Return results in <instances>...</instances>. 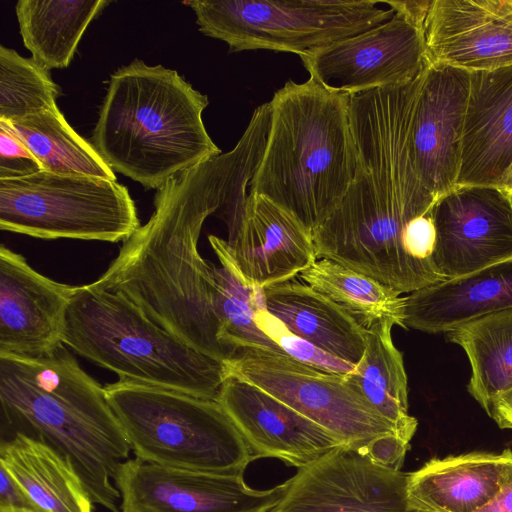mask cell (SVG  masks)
Returning a JSON list of instances; mask_svg holds the SVG:
<instances>
[{
	"label": "cell",
	"instance_id": "6da1fadb",
	"mask_svg": "<svg viewBox=\"0 0 512 512\" xmlns=\"http://www.w3.org/2000/svg\"><path fill=\"white\" fill-rule=\"evenodd\" d=\"M270 124V108L258 106L232 150L178 173L157 189L149 220L90 283L123 294L160 327L224 364L234 354L218 337L215 265L201 256L198 241L213 214L226 223L229 238L237 231Z\"/></svg>",
	"mask_w": 512,
	"mask_h": 512
},
{
	"label": "cell",
	"instance_id": "7a4b0ae2",
	"mask_svg": "<svg viewBox=\"0 0 512 512\" xmlns=\"http://www.w3.org/2000/svg\"><path fill=\"white\" fill-rule=\"evenodd\" d=\"M2 420L41 440L73 466L94 504L120 512L112 480L131 447L105 389L61 345L51 354L0 356Z\"/></svg>",
	"mask_w": 512,
	"mask_h": 512
},
{
	"label": "cell",
	"instance_id": "3957f363",
	"mask_svg": "<svg viewBox=\"0 0 512 512\" xmlns=\"http://www.w3.org/2000/svg\"><path fill=\"white\" fill-rule=\"evenodd\" d=\"M269 102L266 148L248 192L269 199L313 234L338 208L356 174L350 95L309 78L289 80Z\"/></svg>",
	"mask_w": 512,
	"mask_h": 512
},
{
	"label": "cell",
	"instance_id": "277c9868",
	"mask_svg": "<svg viewBox=\"0 0 512 512\" xmlns=\"http://www.w3.org/2000/svg\"><path fill=\"white\" fill-rule=\"evenodd\" d=\"M208 104L177 71L135 59L111 74L92 144L114 172L159 189L222 153L202 120Z\"/></svg>",
	"mask_w": 512,
	"mask_h": 512
},
{
	"label": "cell",
	"instance_id": "5b68a950",
	"mask_svg": "<svg viewBox=\"0 0 512 512\" xmlns=\"http://www.w3.org/2000/svg\"><path fill=\"white\" fill-rule=\"evenodd\" d=\"M63 344L120 380L215 400L226 366L153 322L121 293L78 286Z\"/></svg>",
	"mask_w": 512,
	"mask_h": 512
},
{
	"label": "cell",
	"instance_id": "8992f818",
	"mask_svg": "<svg viewBox=\"0 0 512 512\" xmlns=\"http://www.w3.org/2000/svg\"><path fill=\"white\" fill-rule=\"evenodd\" d=\"M104 389L131 451L145 462L243 475L255 459L216 400L120 379Z\"/></svg>",
	"mask_w": 512,
	"mask_h": 512
},
{
	"label": "cell",
	"instance_id": "52a82bcc",
	"mask_svg": "<svg viewBox=\"0 0 512 512\" xmlns=\"http://www.w3.org/2000/svg\"><path fill=\"white\" fill-rule=\"evenodd\" d=\"M187 4L195 12L200 32L227 43L230 52L271 50L299 56L378 26L395 14L392 7L372 0H192Z\"/></svg>",
	"mask_w": 512,
	"mask_h": 512
},
{
	"label": "cell",
	"instance_id": "ba28073f",
	"mask_svg": "<svg viewBox=\"0 0 512 512\" xmlns=\"http://www.w3.org/2000/svg\"><path fill=\"white\" fill-rule=\"evenodd\" d=\"M141 226L128 189L85 175L35 174L0 180V228L40 239L116 243Z\"/></svg>",
	"mask_w": 512,
	"mask_h": 512
},
{
	"label": "cell",
	"instance_id": "9c48e42d",
	"mask_svg": "<svg viewBox=\"0 0 512 512\" xmlns=\"http://www.w3.org/2000/svg\"><path fill=\"white\" fill-rule=\"evenodd\" d=\"M231 375L269 393L317 423L344 446L360 451L372 440L396 434L347 380L346 375L324 372L287 354L266 349H239L225 362Z\"/></svg>",
	"mask_w": 512,
	"mask_h": 512
},
{
	"label": "cell",
	"instance_id": "30bf717a",
	"mask_svg": "<svg viewBox=\"0 0 512 512\" xmlns=\"http://www.w3.org/2000/svg\"><path fill=\"white\" fill-rule=\"evenodd\" d=\"M383 2L395 10L388 21L300 56L311 79L351 96L403 86L423 73L429 63L421 24L402 1Z\"/></svg>",
	"mask_w": 512,
	"mask_h": 512
},
{
	"label": "cell",
	"instance_id": "8fae6325",
	"mask_svg": "<svg viewBox=\"0 0 512 512\" xmlns=\"http://www.w3.org/2000/svg\"><path fill=\"white\" fill-rule=\"evenodd\" d=\"M121 512H270L287 484L250 488L243 475L179 469L137 457L122 462L114 477Z\"/></svg>",
	"mask_w": 512,
	"mask_h": 512
},
{
	"label": "cell",
	"instance_id": "7c38bea8",
	"mask_svg": "<svg viewBox=\"0 0 512 512\" xmlns=\"http://www.w3.org/2000/svg\"><path fill=\"white\" fill-rule=\"evenodd\" d=\"M407 477L341 446L299 468L270 512H420L409 507Z\"/></svg>",
	"mask_w": 512,
	"mask_h": 512
},
{
	"label": "cell",
	"instance_id": "4fadbf2b",
	"mask_svg": "<svg viewBox=\"0 0 512 512\" xmlns=\"http://www.w3.org/2000/svg\"><path fill=\"white\" fill-rule=\"evenodd\" d=\"M433 264L442 281L512 257V197L493 186H456L432 209Z\"/></svg>",
	"mask_w": 512,
	"mask_h": 512
},
{
	"label": "cell",
	"instance_id": "5bb4252c",
	"mask_svg": "<svg viewBox=\"0 0 512 512\" xmlns=\"http://www.w3.org/2000/svg\"><path fill=\"white\" fill-rule=\"evenodd\" d=\"M208 240L244 284L258 289L292 280L318 260L312 233L289 212L253 193H248L235 234L228 241L214 235Z\"/></svg>",
	"mask_w": 512,
	"mask_h": 512
},
{
	"label": "cell",
	"instance_id": "9a60e30c",
	"mask_svg": "<svg viewBox=\"0 0 512 512\" xmlns=\"http://www.w3.org/2000/svg\"><path fill=\"white\" fill-rule=\"evenodd\" d=\"M77 287L38 273L21 254L1 245L0 356L37 358L63 345Z\"/></svg>",
	"mask_w": 512,
	"mask_h": 512
},
{
	"label": "cell",
	"instance_id": "2e32d148",
	"mask_svg": "<svg viewBox=\"0 0 512 512\" xmlns=\"http://www.w3.org/2000/svg\"><path fill=\"white\" fill-rule=\"evenodd\" d=\"M469 90L468 71L429 64L423 73L411 148L419 178L436 199L457 185Z\"/></svg>",
	"mask_w": 512,
	"mask_h": 512
},
{
	"label": "cell",
	"instance_id": "e0dca14e",
	"mask_svg": "<svg viewBox=\"0 0 512 512\" xmlns=\"http://www.w3.org/2000/svg\"><path fill=\"white\" fill-rule=\"evenodd\" d=\"M421 29L429 64L470 73L512 65V0H431Z\"/></svg>",
	"mask_w": 512,
	"mask_h": 512
},
{
	"label": "cell",
	"instance_id": "ac0fdd59",
	"mask_svg": "<svg viewBox=\"0 0 512 512\" xmlns=\"http://www.w3.org/2000/svg\"><path fill=\"white\" fill-rule=\"evenodd\" d=\"M215 400L232 419L255 459L277 458L299 469L344 446L317 423L237 377H226Z\"/></svg>",
	"mask_w": 512,
	"mask_h": 512
},
{
	"label": "cell",
	"instance_id": "d6986e66",
	"mask_svg": "<svg viewBox=\"0 0 512 512\" xmlns=\"http://www.w3.org/2000/svg\"><path fill=\"white\" fill-rule=\"evenodd\" d=\"M512 161V65L470 73L456 186L497 187Z\"/></svg>",
	"mask_w": 512,
	"mask_h": 512
},
{
	"label": "cell",
	"instance_id": "ffe728a7",
	"mask_svg": "<svg viewBox=\"0 0 512 512\" xmlns=\"http://www.w3.org/2000/svg\"><path fill=\"white\" fill-rule=\"evenodd\" d=\"M506 309H512V257L410 293L405 297L404 326L448 333L474 318Z\"/></svg>",
	"mask_w": 512,
	"mask_h": 512
},
{
	"label": "cell",
	"instance_id": "44dd1931",
	"mask_svg": "<svg viewBox=\"0 0 512 512\" xmlns=\"http://www.w3.org/2000/svg\"><path fill=\"white\" fill-rule=\"evenodd\" d=\"M262 290L266 311L320 350L356 366L366 349V329L337 304L295 279Z\"/></svg>",
	"mask_w": 512,
	"mask_h": 512
},
{
	"label": "cell",
	"instance_id": "7402d4cb",
	"mask_svg": "<svg viewBox=\"0 0 512 512\" xmlns=\"http://www.w3.org/2000/svg\"><path fill=\"white\" fill-rule=\"evenodd\" d=\"M505 461L506 450L431 459L408 473L409 507L420 512H476L497 492Z\"/></svg>",
	"mask_w": 512,
	"mask_h": 512
},
{
	"label": "cell",
	"instance_id": "603a6c76",
	"mask_svg": "<svg viewBox=\"0 0 512 512\" xmlns=\"http://www.w3.org/2000/svg\"><path fill=\"white\" fill-rule=\"evenodd\" d=\"M0 466L41 512H93V501L73 466L41 440L23 433L2 439Z\"/></svg>",
	"mask_w": 512,
	"mask_h": 512
},
{
	"label": "cell",
	"instance_id": "cb8c5ba5",
	"mask_svg": "<svg viewBox=\"0 0 512 512\" xmlns=\"http://www.w3.org/2000/svg\"><path fill=\"white\" fill-rule=\"evenodd\" d=\"M394 324L382 321L366 329V349L348 382L410 443L417 420L408 413V386L403 355L393 343Z\"/></svg>",
	"mask_w": 512,
	"mask_h": 512
},
{
	"label": "cell",
	"instance_id": "d4e9b609",
	"mask_svg": "<svg viewBox=\"0 0 512 512\" xmlns=\"http://www.w3.org/2000/svg\"><path fill=\"white\" fill-rule=\"evenodd\" d=\"M106 0H19L15 11L20 34L32 58L50 71L73 59L89 23Z\"/></svg>",
	"mask_w": 512,
	"mask_h": 512
},
{
	"label": "cell",
	"instance_id": "484cf974",
	"mask_svg": "<svg viewBox=\"0 0 512 512\" xmlns=\"http://www.w3.org/2000/svg\"><path fill=\"white\" fill-rule=\"evenodd\" d=\"M446 334L465 351L471 366L467 390L487 411L512 389V309L474 318Z\"/></svg>",
	"mask_w": 512,
	"mask_h": 512
},
{
	"label": "cell",
	"instance_id": "4316f807",
	"mask_svg": "<svg viewBox=\"0 0 512 512\" xmlns=\"http://www.w3.org/2000/svg\"><path fill=\"white\" fill-rule=\"evenodd\" d=\"M0 122L26 145L45 171L116 181L115 172L93 144L68 124L59 108L12 122Z\"/></svg>",
	"mask_w": 512,
	"mask_h": 512
},
{
	"label": "cell",
	"instance_id": "83f0119b",
	"mask_svg": "<svg viewBox=\"0 0 512 512\" xmlns=\"http://www.w3.org/2000/svg\"><path fill=\"white\" fill-rule=\"evenodd\" d=\"M299 277L365 329L382 321L405 328V297L373 278L329 259L317 260Z\"/></svg>",
	"mask_w": 512,
	"mask_h": 512
},
{
	"label": "cell",
	"instance_id": "f1b7e54d",
	"mask_svg": "<svg viewBox=\"0 0 512 512\" xmlns=\"http://www.w3.org/2000/svg\"><path fill=\"white\" fill-rule=\"evenodd\" d=\"M220 266H215V309L218 337L233 354L239 349H266L285 354L258 325L256 311L263 304L262 290L244 284L227 258L213 250Z\"/></svg>",
	"mask_w": 512,
	"mask_h": 512
},
{
	"label": "cell",
	"instance_id": "f546056e",
	"mask_svg": "<svg viewBox=\"0 0 512 512\" xmlns=\"http://www.w3.org/2000/svg\"><path fill=\"white\" fill-rule=\"evenodd\" d=\"M60 87L32 57L0 45V121L12 122L57 109Z\"/></svg>",
	"mask_w": 512,
	"mask_h": 512
},
{
	"label": "cell",
	"instance_id": "4dcf8cb0",
	"mask_svg": "<svg viewBox=\"0 0 512 512\" xmlns=\"http://www.w3.org/2000/svg\"><path fill=\"white\" fill-rule=\"evenodd\" d=\"M256 320L259 327L281 347L285 354L301 363L324 372L341 375H346L355 368L289 332L278 319L266 311L264 304L257 309Z\"/></svg>",
	"mask_w": 512,
	"mask_h": 512
},
{
	"label": "cell",
	"instance_id": "1f68e13d",
	"mask_svg": "<svg viewBox=\"0 0 512 512\" xmlns=\"http://www.w3.org/2000/svg\"><path fill=\"white\" fill-rule=\"evenodd\" d=\"M42 170L26 145L0 122V180L22 178Z\"/></svg>",
	"mask_w": 512,
	"mask_h": 512
},
{
	"label": "cell",
	"instance_id": "d6a6232c",
	"mask_svg": "<svg viewBox=\"0 0 512 512\" xmlns=\"http://www.w3.org/2000/svg\"><path fill=\"white\" fill-rule=\"evenodd\" d=\"M409 442L396 434H386L369 442L361 453L386 468L401 470Z\"/></svg>",
	"mask_w": 512,
	"mask_h": 512
},
{
	"label": "cell",
	"instance_id": "836d02e7",
	"mask_svg": "<svg viewBox=\"0 0 512 512\" xmlns=\"http://www.w3.org/2000/svg\"><path fill=\"white\" fill-rule=\"evenodd\" d=\"M0 512H41L21 486L1 466Z\"/></svg>",
	"mask_w": 512,
	"mask_h": 512
},
{
	"label": "cell",
	"instance_id": "e575fe53",
	"mask_svg": "<svg viewBox=\"0 0 512 512\" xmlns=\"http://www.w3.org/2000/svg\"><path fill=\"white\" fill-rule=\"evenodd\" d=\"M476 512H512V450L506 449V461L497 492Z\"/></svg>",
	"mask_w": 512,
	"mask_h": 512
},
{
	"label": "cell",
	"instance_id": "d590c367",
	"mask_svg": "<svg viewBox=\"0 0 512 512\" xmlns=\"http://www.w3.org/2000/svg\"><path fill=\"white\" fill-rule=\"evenodd\" d=\"M502 429H512V389L498 396L486 411Z\"/></svg>",
	"mask_w": 512,
	"mask_h": 512
},
{
	"label": "cell",
	"instance_id": "8d00e7d4",
	"mask_svg": "<svg viewBox=\"0 0 512 512\" xmlns=\"http://www.w3.org/2000/svg\"><path fill=\"white\" fill-rule=\"evenodd\" d=\"M497 188L512 197V161L503 174Z\"/></svg>",
	"mask_w": 512,
	"mask_h": 512
}]
</instances>
